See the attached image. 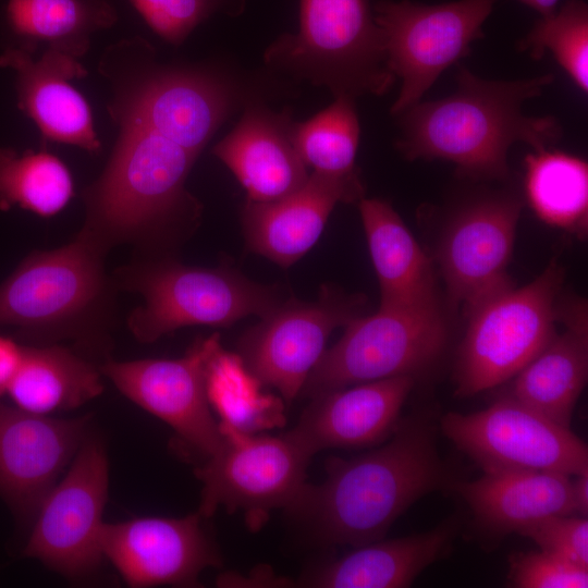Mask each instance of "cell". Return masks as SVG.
Returning <instances> with one entry per match:
<instances>
[{
	"label": "cell",
	"mask_w": 588,
	"mask_h": 588,
	"mask_svg": "<svg viewBox=\"0 0 588 588\" xmlns=\"http://www.w3.org/2000/svg\"><path fill=\"white\" fill-rule=\"evenodd\" d=\"M436 436L429 415L400 419L384 444L330 457L324 480L306 481L286 512L326 544L355 548L384 538L411 505L449 485Z\"/></svg>",
	"instance_id": "cell-1"
},
{
	"label": "cell",
	"mask_w": 588,
	"mask_h": 588,
	"mask_svg": "<svg viewBox=\"0 0 588 588\" xmlns=\"http://www.w3.org/2000/svg\"><path fill=\"white\" fill-rule=\"evenodd\" d=\"M552 74L516 81L481 78L458 66L456 90L449 97L419 101L399 114L396 148L409 160L443 159L471 180H505L510 147L523 142L534 151L562 137L555 117H529L523 103L539 96Z\"/></svg>",
	"instance_id": "cell-2"
},
{
	"label": "cell",
	"mask_w": 588,
	"mask_h": 588,
	"mask_svg": "<svg viewBox=\"0 0 588 588\" xmlns=\"http://www.w3.org/2000/svg\"><path fill=\"white\" fill-rule=\"evenodd\" d=\"M119 134L99 177L82 193V230L106 249L149 246L199 205L185 187L198 155L148 127L139 118L111 112Z\"/></svg>",
	"instance_id": "cell-3"
},
{
	"label": "cell",
	"mask_w": 588,
	"mask_h": 588,
	"mask_svg": "<svg viewBox=\"0 0 588 588\" xmlns=\"http://www.w3.org/2000/svg\"><path fill=\"white\" fill-rule=\"evenodd\" d=\"M107 252L81 230L61 247L29 254L0 284V326L38 345L72 340L82 351L105 350L118 289Z\"/></svg>",
	"instance_id": "cell-4"
},
{
	"label": "cell",
	"mask_w": 588,
	"mask_h": 588,
	"mask_svg": "<svg viewBox=\"0 0 588 588\" xmlns=\"http://www.w3.org/2000/svg\"><path fill=\"white\" fill-rule=\"evenodd\" d=\"M99 72L113 89L109 113L137 117L198 156L243 101L238 85L222 74L157 64L152 47L139 37L108 47Z\"/></svg>",
	"instance_id": "cell-5"
},
{
	"label": "cell",
	"mask_w": 588,
	"mask_h": 588,
	"mask_svg": "<svg viewBox=\"0 0 588 588\" xmlns=\"http://www.w3.org/2000/svg\"><path fill=\"white\" fill-rule=\"evenodd\" d=\"M118 289L138 294L143 305L126 320L140 343H152L188 326L229 328L248 316L265 317L280 303L277 286L256 283L224 268L139 259L114 271Z\"/></svg>",
	"instance_id": "cell-6"
},
{
	"label": "cell",
	"mask_w": 588,
	"mask_h": 588,
	"mask_svg": "<svg viewBox=\"0 0 588 588\" xmlns=\"http://www.w3.org/2000/svg\"><path fill=\"white\" fill-rule=\"evenodd\" d=\"M267 64L334 96L383 95L395 82L370 0H299V27L266 51Z\"/></svg>",
	"instance_id": "cell-7"
},
{
	"label": "cell",
	"mask_w": 588,
	"mask_h": 588,
	"mask_svg": "<svg viewBox=\"0 0 588 588\" xmlns=\"http://www.w3.org/2000/svg\"><path fill=\"white\" fill-rule=\"evenodd\" d=\"M564 270L556 260L528 284L511 285L468 317L455 369V394L473 396L511 380L554 336Z\"/></svg>",
	"instance_id": "cell-8"
},
{
	"label": "cell",
	"mask_w": 588,
	"mask_h": 588,
	"mask_svg": "<svg viewBox=\"0 0 588 588\" xmlns=\"http://www.w3.org/2000/svg\"><path fill=\"white\" fill-rule=\"evenodd\" d=\"M344 328L326 350L302 392L310 399L357 383L412 376L432 366L448 343V324L439 306L380 307Z\"/></svg>",
	"instance_id": "cell-9"
},
{
	"label": "cell",
	"mask_w": 588,
	"mask_h": 588,
	"mask_svg": "<svg viewBox=\"0 0 588 588\" xmlns=\"http://www.w3.org/2000/svg\"><path fill=\"white\" fill-rule=\"evenodd\" d=\"M499 0H457L424 4L381 0L373 5L390 72L401 79L391 113L418 103L440 74L470 52Z\"/></svg>",
	"instance_id": "cell-10"
},
{
	"label": "cell",
	"mask_w": 588,
	"mask_h": 588,
	"mask_svg": "<svg viewBox=\"0 0 588 588\" xmlns=\"http://www.w3.org/2000/svg\"><path fill=\"white\" fill-rule=\"evenodd\" d=\"M220 449L195 469L201 482L198 513L211 517L218 509L243 512L248 527L259 529L269 513L286 509L306 483L313 457L287 432L259 436L219 422Z\"/></svg>",
	"instance_id": "cell-11"
},
{
	"label": "cell",
	"mask_w": 588,
	"mask_h": 588,
	"mask_svg": "<svg viewBox=\"0 0 588 588\" xmlns=\"http://www.w3.org/2000/svg\"><path fill=\"white\" fill-rule=\"evenodd\" d=\"M108 491L106 448L89 433L41 502L23 554L71 581L91 579L105 560L100 535Z\"/></svg>",
	"instance_id": "cell-12"
},
{
	"label": "cell",
	"mask_w": 588,
	"mask_h": 588,
	"mask_svg": "<svg viewBox=\"0 0 588 588\" xmlns=\"http://www.w3.org/2000/svg\"><path fill=\"white\" fill-rule=\"evenodd\" d=\"M367 299L323 284L316 301L281 302L246 330L237 351L248 370L292 402L324 353L333 330L365 315Z\"/></svg>",
	"instance_id": "cell-13"
},
{
	"label": "cell",
	"mask_w": 588,
	"mask_h": 588,
	"mask_svg": "<svg viewBox=\"0 0 588 588\" xmlns=\"http://www.w3.org/2000/svg\"><path fill=\"white\" fill-rule=\"evenodd\" d=\"M443 434L485 473L588 471V448L571 428L560 426L503 395L488 407L440 418Z\"/></svg>",
	"instance_id": "cell-14"
},
{
	"label": "cell",
	"mask_w": 588,
	"mask_h": 588,
	"mask_svg": "<svg viewBox=\"0 0 588 588\" xmlns=\"http://www.w3.org/2000/svg\"><path fill=\"white\" fill-rule=\"evenodd\" d=\"M220 344L219 333H213L197 339L180 358L108 357L99 369L124 396L168 424L182 442L207 458L223 442L206 393V365Z\"/></svg>",
	"instance_id": "cell-15"
},
{
	"label": "cell",
	"mask_w": 588,
	"mask_h": 588,
	"mask_svg": "<svg viewBox=\"0 0 588 588\" xmlns=\"http://www.w3.org/2000/svg\"><path fill=\"white\" fill-rule=\"evenodd\" d=\"M522 207L515 195L488 194L462 205L448 222L438 260L451 303L466 315L513 285L507 267Z\"/></svg>",
	"instance_id": "cell-16"
},
{
	"label": "cell",
	"mask_w": 588,
	"mask_h": 588,
	"mask_svg": "<svg viewBox=\"0 0 588 588\" xmlns=\"http://www.w3.org/2000/svg\"><path fill=\"white\" fill-rule=\"evenodd\" d=\"M203 519L197 512L177 518L145 516L103 523V558L133 588L197 587L203 571L221 564Z\"/></svg>",
	"instance_id": "cell-17"
},
{
	"label": "cell",
	"mask_w": 588,
	"mask_h": 588,
	"mask_svg": "<svg viewBox=\"0 0 588 588\" xmlns=\"http://www.w3.org/2000/svg\"><path fill=\"white\" fill-rule=\"evenodd\" d=\"M91 416L56 418L0 402V497L30 525L90 433Z\"/></svg>",
	"instance_id": "cell-18"
},
{
	"label": "cell",
	"mask_w": 588,
	"mask_h": 588,
	"mask_svg": "<svg viewBox=\"0 0 588 588\" xmlns=\"http://www.w3.org/2000/svg\"><path fill=\"white\" fill-rule=\"evenodd\" d=\"M415 377L399 376L333 390L311 399L287 433L311 456L326 449L379 444L392 434Z\"/></svg>",
	"instance_id": "cell-19"
},
{
	"label": "cell",
	"mask_w": 588,
	"mask_h": 588,
	"mask_svg": "<svg viewBox=\"0 0 588 588\" xmlns=\"http://www.w3.org/2000/svg\"><path fill=\"white\" fill-rule=\"evenodd\" d=\"M359 176L342 179L313 172L303 186L268 203L247 200L242 228L250 252L282 268L299 260L318 241L339 203L364 198Z\"/></svg>",
	"instance_id": "cell-20"
},
{
	"label": "cell",
	"mask_w": 588,
	"mask_h": 588,
	"mask_svg": "<svg viewBox=\"0 0 588 588\" xmlns=\"http://www.w3.org/2000/svg\"><path fill=\"white\" fill-rule=\"evenodd\" d=\"M0 68L15 71L17 107L35 122L44 139L89 154L101 150L90 107L69 83L87 75L78 59L47 47L35 60L30 51L13 46L1 53Z\"/></svg>",
	"instance_id": "cell-21"
},
{
	"label": "cell",
	"mask_w": 588,
	"mask_h": 588,
	"mask_svg": "<svg viewBox=\"0 0 588 588\" xmlns=\"http://www.w3.org/2000/svg\"><path fill=\"white\" fill-rule=\"evenodd\" d=\"M287 112L252 105L212 154L235 175L247 200L268 203L290 195L309 177L292 140Z\"/></svg>",
	"instance_id": "cell-22"
},
{
	"label": "cell",
	"mask_w": 588,
	"mask_h": 588,
	"mask_svg": "<svg viewBox=\"0 0 588 588\" xmlns=\"http://www.w3.org/2000/svg\"><path fill=\"white\" fill-rule=\"evenodd\" d=\"M565 329L512 379L505 395L544 418L569 428L588 378V320L584 302L560 304Z\"/></svg>",
	"instance_id": "cell-23"
},
{
	"label": "cell",
	"mask_w": 588,
	"mask_h": 588,
	"mask_svg": "<svg viewBox=\"0 0 588 588\" xmlns=\"http://www.w3.org/2000/svg\"><path fill=\"white\" fill-rule=\"evenodd\" d=\"M457 531L452 517L431 530L355 547L305 574L311 588H403L450 548Z\"/></svg>",
	"instance_id": "cell-24"
},
{
	"label": "cell",
	"mask_w": 588,
	"mask_h": 588,
	"mask_svg": "<svg viewBox=\"0 0 588 588\" xmlns=\"http://www.w3.org/2000/svg\"><path fill=\"white\" fill-rule=\"evenodd\" d=\"M572 477L540 470L483 471L478 479L452 487L481 528L504 536L548 516L575 515Z\"/></svg>",
	"instance_id": "cell-25"
},
{
	"label": "cell",
	"mask_w": 588,
	"mask_h": 588,
	"mask_svg": "<svg viewBox=\"0 0 588 588\" xmlns=\"http://www.w3.org/2000/svg\"><path fill=\"white\" fill-rule=\"evenodd\" d=\"M358 208L379 281L380 307L439 306L431 262L399 213L379 198L364 197Z\"/></svg>",
	"instance_id": "cell-26"
},
{
	"label": "cell",
	"mask_w": 588,
	"mask_h": 588,
	"mask_svg": "<svg viewBox=\"0 0 588 588\" xmlns=\"http://www.w3.org/2000/svg\"><path fill=\"white\" fill-rule=\"evenodd\" d=\"M102 373L82 351L53 344L22 345L7 394L15 406L39 415L83 406L103 391Z\"/></svg>",
	"instance_id": "cell-27"
},
{
	"label": "cell",
	"mask_w": 588,
	"mask_h": 588,
	"mask_svg": "<svg viewBox=\"0 0 588 588\" xmlns=\"http://www.w3.org/2000/svg\"><path fill=\"white\" fill-rule=\"evenodd\" d=\"M5 19L17 45L32 53L39 42L78 59L90 46V35L108 29L118 14L108 0H9Z\"/></svg>",
	"instance_id": "cell-28"
},
{
	"label": "cell",
	"mask_w": 588,
	"mask_h": 588,
	"mask_svg": "<svg viewBox=\"0 0 588 588\" xmlns=\"http://www.w3.org/2000/svg\"><path fill=\"white\" fill-rule=\"evenodd\" d=\"M525 194L547 224L580 237L588 228V164L560 150L534 151L524 159Z\"/></svg>",
	"instance_id": "cell-29"
},
{
	"label": "cell",
	"mask_w": 588,
	"mask_h": 588,
	"mask_svg": "<svg viewBox=\"0 0 588 588\" xmlns=\"http://www.w3.org/2000/svg\"><path fill=\"white\" fill-rule=\"evenodd\" d=\"M264 384L248 370L238 354L221 344L206 365V393L220 422L255 433L282 426L285 417L282 400L261 390Z\"/></svg>",
	"instance_id": "cell-30"
},
{
	"label": "cell",
	"mask_w": 588,
	"mask_h": 588,
	"mask_svg": "<svg viewBox=\"0 0 588 588\" xmlns=\"http://www.w3.org/2000/svg\"><path fill=\"white\" fill-rule=\"evenodd\" d=\"M73 194L72 175L54 155L0 147V210L20 207L48 218L62 210Z\"/></svg>",
	"instance_id": "cell-31"
},
{
	"label": "cell",
	"mask_w": 588,
	"mask_h": 588,
	"mask_svg": "<svg viewBox=\"0 0 588 588\" xmlns=\"http://www.w3.org/2000/svg\"><path fill=\"white\" fill-rule=\"evenodd\" d=\"M355 99L334 101L305 122H293L292 140L307 168L333 177H357L355 161L359 143Z\"/></svg>",
	"instance_id": "cell-32"
},
{
	"label": "cell",
	"mask_w": 588,
	"mask_h": 588,
	"mask_svg": "<svg viewBox=\"0 0 588 588\" xmlns=\"http://www.w3.org/2000/svg\"><path fill=\"white\" fill-rule=\"evenodd\" d=\"M518 50L532 59L550 51L572 81L588 91V5L584 0H567L553 14L540 17L519 41Z\"/></svg>",
	"instance_id": "cell-33"
},
{
	"label": "cell",
	"mask_w": 588,
	"mask_h": 588,
	"mask_svg": "<svg viewBox=\"0 0 588 588\" xmlns=\"http://www.w3.org/2000/svg\"><path fill=\"white\" fill-rule=\"evenodd\" d=\"M148 26L166 41L180 45L218 11H242L244 0H130Z\"/></svg>",
	"instance_id": "cell-34"
},
{
	"label": "cell",
	"mask_w": 588,
	"mask_h": 588,
	"mask_svg": "<svg viewBox=\"0 0 588 588\" xmlns=\"http://www.w3.org/2000/svg\"><path fill=\"white\" fill-rule=\"evenodd\" d=\"M509 583L516 588H587L588 568L538 549L512 553Z\"/></svg>",
	"instance_id": "cell-35"
},
{
	"label": "cell",
	"mask_w": 588,
	"mask_h": 588,
	"mask_svg": "<svg viewBox=\"0 0 588 588\" xmlns=\"http://www.w3.org/2000/svg\"><path fill=\"white\" fill-rule=\"evenodd\" d=\"M518 535L541 550L588 568V519L578 515H552L522 528Z\"/></svg>",
	"instance_id": "cell-36"
},
{
	"label": "cell",
	"mask_w": 588,
	"mask_h": 588,
	"mask_svg": "<svg viewBox=\"0 0 588 588\" xmlns=\"http://www.w3.org/2000/svg\"><path fill=\"white\" fill-rule=\"evenodd\" d=\"M22 356V345L0 335V396L7 393L9 383Z\"/></svg>",
	"instance_id": "cell-37"
},
{
	"label": "cell",
	"mask_w": 588,
	"mask_h": 588,
	"mask_svg": "<svg viewBox=\"0 0 588 588\" xmlns=\"http://www.w3.org/2000/svg\"><path fill=\"white\" fill-rule=\"evenodd\" d=\"M572 499L574 513L578 516L588 515V471L572 477Z\"/></svg>",
	"instance_id": "cell-38"
},
{
	"label": "cell",
	"mask_w": 588,
	"mask_h": 588,
	"mask_svg": "<svg viewBox=\"0 0 588 588\" xmlns=\"http://www.w3.org/2000/svg\"><path fill=\"white\" fill-rule=\"evenodd\" d=\"M523 4L534 9L540 14V17H546L556 11L559 0H518Z\"/></svg>",
	"instance_id": "cell-39"
}]
</instances>
